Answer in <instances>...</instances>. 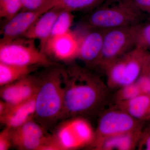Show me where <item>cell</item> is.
<instances>
[{"mask_svg":"<svg viewBox=\"0 0 150 150\" xmlns=\"http://www.w3.org/2000/svg\"><path fill=\"white\" fill-rule=\"evenodd\" d=\"M65 71L48 70L38 79L35 116L43 123H51L64 114Z\"/></svg>","mask_w":150,"mask_h":150,"instance_id":"cell-1","label":"cell"},{"mask_svg":"<svg viewBox=\"0 0 150 150\" xmlns=\"http://www.w3.org/2000/svg\"><path fill=\"white\" fill-rule=\"evenodd\" d=\"M142 14L131 0H107L89 14L85 24L105 30L132 26L140 23Z\"/></svg>","mask_w":150,"mask_h":150,"instance_id":"cell-2","label":"cell"},{"mask_svg":"<svg viewBox=\"0 0 150 150\" xmlns=\"http://www.w3.org/2000/svg\"><path fill=\"white\" fill-rule=\"evenodd\" d=\"M35 40L20 38L6 42H1L0 62L23 67L52 64L47 55L37 48Z\"/></svg>","mask_w":150,"mask_h":150,"instance_id":"cell-3","label":"cell"},{"mask_svg":"<svg viewBox=\"0 0 150 150\" xmlns=\"http://www.w3.org/2000/svg\"><path fill=\"white\" fill-rule=\"evenodd\" d=\"M74 76L65 71L64 114H75L84 112L95 104L98 98L96 89L87 80L80 76ZM80 75V74H79Z\"/></svg>","mask_w":150,"mask_h":150,"instance_id":"cell-4","label":"cell"},{"mask_svg":"<svg viewBox=\"0 0 150 150\" xmlns=\"http://www.w3.org/2000/svg\"><path fill=\"white\" fill-rule=\"evenodd\" d=\"M149 56L146 51L135 47L108 67L110 80L123 86L134 83L149 61Z\"/></svg>","mask_w":150,"mask_h":150,"instance_id":"cell-5","label":"cell"},{"mask_svg":"<svg viewBox=\"0 0 150 150\" xmlns=\"http://www.w3.org/2000/svg\"><path fill=\"white\" fill-rule=\"evenodd\" d=\"M135 46L131 26L106 30L98 64L109 67Z\"/></svg>","mask_w":150,"mask_h":150,"instance_id":"cell-6","label":"cell"},{"mask_svg":"<svg viewBox=\"0 0 150 150\" xmlns=\"http://www.w3.org/2000/svg\"><path fill=\"white\" fill-rule=\"evenodd\" d=\"M92 130L88 122L77 118L63 123L55 140L61 150L72 149L81 146L92 139Z\"/></svg>","mask_w":150,"mask_h":150,"instance_id":"cell-7","label":"cell"},{"mask_svg":"<svg viewBox=\"0 0 150 150\" xmlns=\"http://www.w3.org/2000/svg\"><path fill=\"white\" fill-rule=\"evenodd\" d=\"M81 36L71 30L51 36L43 51L47 55L61 62H68L78 57Z\"/></svg>","mask_w":150,"mask_h":150,"instance_id":"cell-8","label":"cell"},{"mask_svg":"<svg viewBox=\"0 0 150 150\" xmlns=\"http://www.w3.org/2000/svg\"><path fill=\"white\" fill-rule=\"evenodd\" d=\"M11 136L13 144L21 150H40L51 139L45 136L41 126L31 120L11 129Z\"/></svg>","mask_w":150,"mask_h":150,"instance_id":"cell-9","label":"cell"},{"mask_svg":"<svg viewBox=\"0 0 150 150\" xmlns=\"http://www.w3.org/2000/svg\"><path fill=\"white\" fill-rule=\"evenodd\" d=\"M38 79L28 76L21 79L2 86L1 99L8 106L20 104L28 100L36 94Z\"/></svg>","mask_w":150,"mask_h":150,"instance_id":"cell-10","label":"cell"},{"mask_svg":"<svg viewBox=\"0 0 150 150\" xmlns=\"http://www.w3.org/2000/svg\"><path fill=\"white\" fill-rule=\"evenodd\" d=\"M46 12L21 10L7 21L1 31V42L23 37L38 18Z\"/></svg>","mask_w":150,"mask_h":150,"instance_id":"cell-11","label":"cell"},{"mask_svg":"<svg viewBox=\"0 0 150 150\" xmlns=\"http://www.w3.org/2000/svg\"><path fill=\"white\" fill-rule=\"evenodd\" d=\"M105 30L88 28L87 32L81 36L78 57L88 64L99 63Z\"/></svg>","mask_w":150,"mask_h":150,"instance_id":"cell-12","label":"cell"},{"mask_svg":"<svg viewBox=\"0 0 150 150\" xmlns=\"http://www.w3.org/2000/svg\"><path fill=\"white\" fill-rule=\"evenodd\" d=\"M135 126L134 118L125 112L112 111L105 114L98 126L100 134L107 137L129 133Z\"/></svg>","mask_w":150,"mask_h":150,"instance_id":"cell-13","label":"cell"},{"mask_svg":"<svg viewBox=\"0 0 150 150\" xmlns=\"http://www.w3.org/2000/svg\"><path fill=\"white\" fill-rule=\"evenodd\" d=\"M35 96L20 104L8 106L5 111L0 115L1 121L6 127L11 129L18 128L35 115Z\"/></svg>","mask_w":150,"mask_h":150,"instance_id":"cell-14","label":"cell"},{"mask_svg":"<svg viewBox=\"0 0 150 150\" xmlns=\"http://www.w3.org/2000/svg\"><path fill=\"white\" fill-rule=\"evenodd\" d=\"M62 10L55 6L44 13L32 25L23 37L40 40V49L43 51L46 42L51 37L55 22Z\"/></svg>","mask_w":150,"mask_h":150,"instance_id":"cell-15","label":"cell"},{"mask_svg":"<svg viewBox=\"0 0 150 150\" xmlns=\"http://www.w3.org/2000/svg\"><path fill=\"white\" fill-rule=\"evenodd\" d=\"M34 67L8 64L0 62V86L8 84L29 75Z\"/></svg>","mask_w":150,"mask_h":150,"instance_id":"cell-16","label":"cell"},{"mask_svg":"<svg viewBox=\"0 0 150 150\" xmlns=\"http://www.w3.org/2000/svg\"><path fill=\"white\" fill-rule=\"evenodd\" d=\"M107 0H56V7L74 11L95 8Z\"/></svg>","mask_w":150,"mask_h":150,"instance_id":"cell-17","label":"cell"},{"mask_svg":"<svg viewBox=\"0 0 150 150\" xmlns=\"http://www.w3.org/2000/svg\"><path fill=\"white\" fill-rule=\"evenodd\" d=\"M127 101L129 114L134 118H142L150 108V97L149 95L141 94Z\"/></svg>","mask_w":150,"mask_h":150,"instance_id":"cell-18","label":"cell"},{"mask_svg":"<svg viewBox=\"0 0 150 150\" xmlns=\"http://www.w3.org/2000/svg\"><path fill=\"white\" fill-rule=\"evenodd\" d=\"M135 47L146 51L150 49V23H139L131 26Z\"/></svg>","mask_w":150,"mask_h":150,"instance_id":"cell-19","label":"cell"},{"mask_svg":"<svg viewBox=\"0 0 150 150\" xmlns=\"http://www.w3.org/2000/svg\"><path fill=\"white\" fill-rule=\"evenodd\" d=\"M133 144L132 135L127 133L107 137L103 142V147L105 149L127 150L132 148Z\"/></svg>","mask_w":150,"mask_h":150,"instance_id":"cell-20","label":"cell"},{"mask_svg":"<svg viewBox=\"0 0 150 150\" xmlns=\"http://www.w3.org/2000/svg\"><path fill=\"white\" fill-rule=\"evenodd\" d=\"M72 13L66 10H62L55 22L51 37L71 30L74 18Z\"/></svg>","mask_w":150,"mask_h":150,"instance_id":"cell-21","label":"cell"},{"mask_svg":"<svg viewBox=\"0 0 150 150\" xmlns=\"http://www.w3.org/2000/svg\"><path fill=\"white\" fill-rule=\"evenodd\" d=\"M22 9L21 0H0V16L7 20Z\"/></svg>","mask_w":150,"mask_h":150,"instance_id":"cell-22","label":"cell"},{"mask_svg":"<svg viewBox=\"0 0 150 150\" xmlns=\"http://www.w3.org/2000/svg\"><path fill=\"white\" fill-rule=\"evenodd\" d=\"M23 11L46 12L56 6V0H21Z\"/></svg>","mask_w":150,"mask_h":150,"instance_id":"cell-23","label":"cell"},{"mask_svg":"<svg viewBox=\"0 0 150 150\" xmlns=\"http://www.w3.org/2000/svg\"><path fill=\"white\" fill-rule=\"evenodd\" d=\"M142 94L139 87L137 83H134L124 86L121 92V97L127 101L133 99Z\"/></svg>","mask_w":150,"mask_h":150,"instance_id":"cell-24","label":"cell"},{"mask_svg":"<svg viewBox=\"0 0 150 150\" xmlns=\"http://www.w3.org/2000/svg\"><path fill=\"white\" fill-rule=\"evenodd\" d=\"M12 144L11 129L6 127L0 133V150H8Z\"/></svg>","mask_w":150,"mask_h":150,"instance_id":"cell-25","label":"cell"},{"mask_svg":"<svg viewBox=\"0 0 150 150\" xmlns=\"http://www.w3.org/2000/svg\"><path fill=\"white\" fill-rule=\"evenodd\" d=\"M142 93L150 95V79L143 76L139 79L137 83Z\"/></svg>","mask_w":150,"mask_h":150,"instance_id":"cell-26","label":"cell"},{"mask_svg":"<svg viewBox=\"0 0 150 150\" xmlns=\"http://www.w3.org/2000/svg\"><path fill=\"white\" fill-rule=\"evenodd\" d=\"M141 11L150 13V0H131Z\"/></svg>","mask_w":150,"mask_h":150,"instance_id":"cell-27","label":"cell"},{"mask_svg":"<svg viewBox=\"0 0 150 150\" xmlns=\"http://www.w3.org/2000/svg\"><path fill=\"white\" fill-rule=\"evenodd\" d=\"M146 149L150 150V137L147 139L146 142Z\"/></svg>","mask_w":150,"mask_h":150,"instance_id":"cell-28","label":"cell"},{"mask_svg":"<svg viewBox=\"0 0 150 150\" xmlns=\"http://www.w3.org/2000/svg\"></svg>","mask_w":150,"mask_h":150,"instance_id":"cell-29","label":"cell"}]
</instances>
